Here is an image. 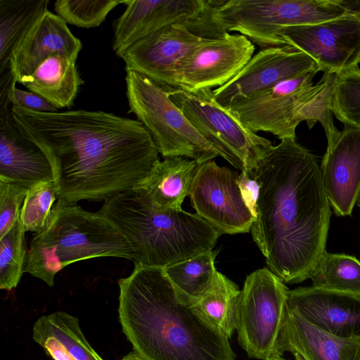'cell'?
I'll return each mask as SVG.
<instances>
[{
  "label": "cell",
  "instance_id": "cell-1",
  "mask_svg": "<svg viewBox=\"0 0 360 360\" xmlns=\"http://www.w3.org/2000/svg\"><path fill=\"white\" fill-rule=\"evenodd\" d=\"M11 111L22 134L50 158L58 199L68 204L133 189L158 160L155 143L137 120L85 110Z\"/></svg>",
  "mask_w": 360,
  "mask_h": 360
},
{
  "label": "cell",
  "instance_id": "cell-2",
  "mask_svg": "<svg viewBox=\"0 0 360 360\" xmlns=\"http://www.w3.org/2000/svg\"><path fill=\"white\" fill-rule=\"evenodd\" d=\"M251 178L259 186L253 240L283 282H303L326 251L331 216L317 159L295 139H283L266 150Z\"/></svg>",
  "mask_w": 360,
  "mask_h": 360
},
{
  "label": "cell",
  "instance_id": "cell-3",
  "mask_svg": "<svg viewBox=\"0 0 360 360\" xmlns=\"http://www.w3.org/2000/svg\"><path fill=\"white\" fill-rule=\"evenodd\" d=\"M118 284L122 330L143 358L235 360L229 338L173 285L164 268L135 264Z\"/></svg>",
  "mask_w": 360,
  "mask_h": 360
},
{
  "label": "cell",
  "instance_id": "cell-4",
  "mask_svg": "<svg viewBox=\"0 0 360 360\" xmlns=\"http://www.w3.org/2000/svg\"><path fill=\"white\" fill-rule=\"evenodd\" d=\"M99 212L126 238L135 264L167 267L212 250L222 234L198 214L159 207L134 189L105 200Z\"/></svg>",
  "mask_w": 360,
  "mask_h": 360
},
{
  "label": "cell",
  "instance_id": "cell-5",
  "mask_svg": "<svg viewBox=\"0 0 360 360\" xmlns=\"http://www.w3.org/2000/svg\"><path fill=\"white\" fill-rule=\"evenodd\" d=\"M108 257L135 259L126 238L99 211L58 199L48 226L30 241L25 272L52 287L56 274L68 265Z\"/></svg>",
  "mask_w": 360,
  "mask_h": 360
},
{
  "label": "cell",
  "instance_id": "cell-6",
  "mask_svg": "<svg viewBox=\"0 0 360 360\" xmlns=\"http://www.w3.org/2000/svg\"><path fill=\"white\" fill-rule=\"evenodd\" d=\"M347 13L340 0L213 1L198 22L204 39L237 32L264 48L288 45L281 31L288 27L319 23Z\"/></svg>",
  "mask_w": 360,
  "mask_h": 360
},
{
  "label": "cell",
  "instance_id": "cell-7",
  "mask_svg": "<svg viewBox=\"0 0 360 360\" xmlns=\"http://www.w3.org/2000/svg\"><path fill=\"white\" fill-rule=\"evenodd\" d=\"M319 70L283 81L272 88L240 99L229 108L250 131L269 132L280 140L295 139L299 124L309 129L318 122L326 137L337 129L333 124L332 99L338 74L324 73L313 84Z\"/></svg>",
  "mask_w": 360,
  "mask_h": 360
},
{
  "label": "cell",
  "instance_id": "cell-8",
  "mask_svg": "<svg viewBox=\"0 0 360 360\" xmlns=\"http://www.w3.org/2000/svg\"><path fill=\"white\" fill-rule=\"evenodd\" d=\"M130 112L151 136L165 158L184 157L202 163L220 156L171 99L169 93L145 76L126 70Z\"/></svg>",
  "mask_w": 360,
  "mask_h": 360
},
{
  "label": "cell",
  "instance_id": "cell-9",
  "mask_svg": "<svg viewBox=\"0 0 360 360\" xmlns=\"http://www.w3.org/2000/svg\"><path fill=\"white\" fill-rule=\"evenodd\" d=\"M169 96L221 157L251 177L271 142L248 129L229 108L217 102L211 89L188 91L178 89L169 92Z\"/></svg>",
  "mask_w": 360,
  "mask_h": 360
},
{
  "label": "cell",
  "instance_id": "cell-10",
  "mask_svg": "<svg viewBox=\"0 0 360 360\" xmlns=\"http://www.w3.org/2000/svg\"><path fill=\"white\" fill-rule=\"evenodd\" d=\"M288 291L266 267L246 277L239 297L236 330L238 342L250 358L267 360L276 355Z\"/></svg>",
  "mask_w": 360,
  "mask_h": 360
},
{
  "label": "cell",
  "instance_id": "cell-11",
  "mask_svg": "<svg viewBox=\"0 0 360 360\" xmlns=\"http://www.w3.org/2000/svg\"><path fill=\"white\" fill-rule=\"evenodd\" d=\"M254 44L240 34L206 39L174 67V86L188 91L219 88L229 82L253 56Z\"/></svg>",
  "mask_w": 360,
  "mask_h": 360
},
{
  "label": "cell",
  "instance_id": "cell-12",
  "mask_svg": "<svg viewBox=\"0 0 360 360\" xmlns=\"http://www.w3.org/2000/svg\"><path fill=\"white\" fill-rule=\"evenodd\" d=\"M236 174L214 160L200 165L189 197L201 218L221 233H248L254 217L245 204Z\"/></svg>",
  "mask_w": 360,
  "mask_h": 360
},
{
  "label": "cell",
  "instance_id": "cell-13",
  "mask_svg": "<svg viewBox=\"0 0 360 360\" xmlns=\"http://www.w3.org/2000/svg\"><path fill=\"white\" fill-rule=\"evenodd\" d=\"M281 35L324 73L339 74L360 63V16L347 13L319 23L288 27Z\"/></svg>",
  "mask_w": 360,
  "mask_h": 360
},
{
  "label": "cell",
  "instance_id": "cell-14",
  "mask_svg": "<svg viewBox=\"0 0 360 360\" xmlns=\"http://www.w3.org/2000/svg\"><path fill=\"white\" fill-rule=\"evenodd\" d=\"M14 82L9 75L0 77V180L28 189L56 182L50 158L41 147L22 134L13 119L8 90Z\"/></svg>",
  "mask_w": 360,
  "mask_h": 360
},
{
  "label": "cell",
  "instance_id": "cell-15",
  "mask_svg": "<svg viewBox=\"0 0 360 360\" xmlns=\"http://www.w3.org/2000/svg\"><path fill=\"white\" fill-rule=\"evenodd\" d=\"M313 70L320 71L316 62L290 45L264 48L253 56L231 80L212 90L213 97L219 104L229 108L236 101Z\"/></svg>",
  "mask_w": 360,
  "mask_h": 360
},
{
  "label": "cell",
  "instance_id": "cell-16",
  "mask_svg": "<svg viewBox=\"0 0 360 360\" xmlns=\"http://www.w3.org/2000/svg\"><path fill=\"white\" fill-rule=\"evenodd\" d=\"M205 39L186 25L174 24L136 42L120 58L126 70L145 76L169 93L177 89L172 80L177 63Z\"/></svg>",
  "mask_w": 360,
  "mask_h": 360
},
{
  "label": "cell",
  "instance_id": "cell-17",
  "mask_svg": "<svg viewBox=\"0 0 360 360\" xmlns=\"http://www.w3.org/2000/svg\"><path fill=\"white\" fill-rule=\"evenodd\" d=\"M210 0H126L115 21L112 49L119 57L131 45L167 26L195 22Z\"/></svg>",
  "mask_w": 360,
  "mask_h": 360
},
{
  "label": "cell",
  "instance_id": "cell-18",
  "mask_svg": "<svg viewBox=\"0 0 360 360\" xmlns=\"http://www.w3.org/2000/svg\"><path fill=\"white\" fill-rule=\"evenodd\" d=\"M327 141L320 166L323 186L333 212L348 216L360 193V129L345 126Z\"/></svg>",
  "mask_w": 360,
  "mask_h": 360
},
{
  "label": "cell",
  "instance_id": "cell-19",
  "mask_svg": "<svg viewBox=\"0 0 360 360\" xmlns=\"http://www.w3.org/2000/svg\"><path fill=\"white\" fill-rule=\"evenodd\" d=\"M287 304L333 335L360 340V295L300 287L289 290Z\"/></svg>",
  "mask_w": 360,
  "mask_h": 360
},
{
  "label": "cell",
  "instance_id": "cell-20",
  "mask_svg": "<svg viewBox=\"0 0 360 360\" xmlns=\"http://www.w3.org/2000/svg\"><path fill=\"white\" fill-rule=\"evenodd\" d=\"M82 43L60 16L46 11L32 25L14 50L9 70L17 82L25 83L50 56L59 54L77 60Z\"/></svg>",
  "mask_w": 360,
  "mask_h": 360
},
{
  "label": "cell",
  "instance_id": "cell-21",
  "mask_svg": "<svg viewBox=\"0 0 360 360\" xmlns=\"http://www.w3.org/2000/svg\"><path fill=\"white\" fill-rule=\"evenodd\" d=\"M285 352L295 360H360V340L333 335L287 304L276 355Z\"/></svg>",
  "mask_w": 360,
  "mask_h": 360
},
{
  "label": "cell",
  "instance_id": "cell-22",
  "mask_svg": "<svg viewBox=\"0 0 360 360\" xmlns=\"http://www.w3.org/2000/svg\"><path fill=\"white\" fill-rule=\"evenodd\" d=\"M32 339L53 360H104L86 339L78 318L63 311L39 317Z\"/></svg>",
  "mask_w": 360,
  "mask_h": 360
},
{
  "label": "cell",
  "instance_id": "cell-23",
  "mask_svg": "<svg viewBox=\"0 0 360 360\" xmlns=\"http://www.w3.org/2000/svg\"><path fill=\"white\" fill-rule=\"evenodd\" d=\"M200 165L184 157L158 160L146 177L133 189L159 207L182 209Z\"/></svg>",
  "mask_w": 360,
  "mask_h": 360
},
{
  "label": "cell",
  "instance_id": "cell-24",
  "mask_svg": "<svg viewBox=\"0 0 360 360\" xmlns=\"http://www.w3.org/2000/svg\"><path fill=\"white\" fill-rule=\"evenodd\" d=\"M82 83L76 60L53 54L22 84L58 110L72 105Z\"/></svg>",
  "mask_w": 360,
  "mask_h": 360
},
{
  "label": "cell",
  "instance_id": "cell-25",
  "mask_svg": "<svg viewBox=\"0 0 360 360\" xmlns=\"http://www.w3.org/2000/svg\"><path fill=\"white\" fill-rule=\"evenodd\" d=\"M49 0H0V76L11 56L36 21L48 11Z\"/></svg>",
  "mask_w": 360,
  "mask_h": 360
},
{
  "label": "cell",
  "instance_id": "cell-26",
  "mask_svg": "<svg viewBox=\"0 0 360 360\" xmlns=\"http://www.w3.org/2000/svg\"><path fill=\"white\" fill-rule=\"evenodd\" d=\"M309 278L319 288L360 295V261L352 255L325 251L311 269Z\"/></svg>",
  "mask_w": 360,
  "mask_h": 360
},
{
  "label": "cell",
  "instance_id": "cell-27",
  "mask_svg": "<svg viewBox=\"0 0 360 360\" xmlns=\"http://www.w3.org/2000/svg\"><path fill=\"white\" fill-rule=\"evenodd\" d=\"M240 294L236 284L218 271L212 287L195 303L205 318L230 338L236 330Z\"/></svg>",
  "mask_w": 360,
  "mask_h": 360
},
{
  "label": "cell",
  "instance_id": "cell-28",
  "mask_svg": "<svg viewBox=\"0 0 360 360\" xmlns=\"http://www.w3.org/2000/svg\"><path fill=\"white\" fill-rule=\"evenodd\" d=\"M217 253V251L210 250L165 267L164 271L178 290L197 301L210 290L214 282L218 272L214 266Z\"/></svg>",
  "mask_w": 360,
  "mask_h": 360
},
{
  "label": "cell",
  "instance_id": "cell-29",
  "mask_svg": "<svg viewBox=\"0 0 360 360\" xmlns=\"http://www.w3.org/2000/svg\"><path fill=\"white\" fill-rule=\"evenodd\" d=\"M20 217L0 238V288L10 291L17 287L23 272L27 248Z\"/></svg>",
  "mask_w": 360,
  "mask_h": 360
},
{
  "label": "cell",
  "instance_id": "cell-30",
  "mask_svg": "<svg viewBox=\"0 0 360 360\" xmlns=\"http://www.w3.org/2000/svg\"><path fill=\"white\" fill-rule=\"evenodd\" d=\"M331 110L345 126L360 129V69L358 65L338 74Z\"/></svg>",
  "mask_w": 360,
  "mask_h": 360
},
{
  "label": "cell",
  "instance_id": "cell-31",
  "mask_svg": "<svg viewBox=\"0 0 360 360\" xmlns=\"http://www.w3.org/2000/svg\"><path fill=\"white\" fill-rule=\"evenodd\" d=\"M56 200V182L39 184L29 189L20 214V224L25 232L38 233L46 228Z\"/></svg>",
  "mask_w": 360,
  "mask_h": 360
},
{
  "label": "cell",
  "instance_id": "cell-32",
  "mask_svg": "<svg viewBox=\"0 0 360 360\" xmlns=\"http://www.w3.org/2000/svg\"><path fill=\"white\" fill-rule=\"evenodd\" d=\"M126 0H58L54 11L67 23L83 28L99 26L108 14Z\"/></svg>",
  "mask_w": 360,
  "mask_h": 360
},
{
  "label": "cell",
  "instance_id": "cell-33",
  "mask_svg": "<svg viewBox=\"0 0 360 360\" xmlns=\"http://www.w3.org/2000/svg\"><path fill=\"white\" fill-rule=\"evenodd\" d=\"M29 189L15 183L0 180V238L20 217Z\"/></svg>",
  "mask_w": 360,
  "mask_h": 360
},
{
  "label": "cell",
  "instance_id": "cell-34",
  "mask_svg": "<svg viewBox=\"0 0 360 360\" xmlns=\"http://www.w3.org/2000/svg\"><path fill=\"white\" fill-rule=\"evenodd\" d=\"M16 83L14 82L8 90V98L11 106L41 112L57 111V109L42 96L34 92L17 88Z\"/></svg>",
  "mask_w": 360,
  "mask_h": 360
},
{
  "label": "cell",
  "instance_id": "cell-35",
  "mask_svg": "<svg viewBox=\"0 0 360 360\" xmlns=\"http://www.w3.org/2000/svg\"><path fill=\"white\" fill-rule=\"evenodd\" d=\"M243 200L254 219L257 216L259 186L258 182L241 172L236 177Z\"/></svg>",
  "mask_w": 360,
  "mask_h": 360
},
{
  "label": "cell",
  "instance_id": "cell-36",
  "mask_svg": "<svg viewBox=\"0 0 360 360\" xmlns=\"http://www.w3.org/2000/svg\"><path fill=\"white\" fill-rule=\"evenodd\" d=\"M347 13L360 16V0H340Z\"/></svg>",
  "mask_w": 360,
  "mask_h": 360
},
{
  "label": "cell",
  "instance_id": "cell-37",
  "mask_svg": "<svg viewBox=\"0 0 360 360\" xmlns=\"http://www.w3.org/2000/svg\"><path fill=\"white\" fill-rule=\"evenodd\" d=\"M121 360H146L136 352H131L125 355Z\"/></svg>",
  "mask_w": 360,
  "mask_h": 360
},
{
  "label": "cell",
  "instance_id": "cell-38",
  "mask_svg": "<svg viewBox=\"0 0 360 360\" xmlns=\"http://www.w3.org/2000/svg\"><path fill=\"white\" fill-rule=\"evenodd\" d=\"M356 205L360 207V193H359V198H358V200L356 202Z\"/></svg>",
  "mask_w": 360,
  "mask_h": 360
}]
</instances>
